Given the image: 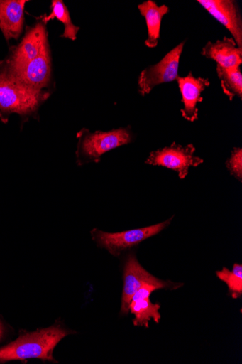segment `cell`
<instances>
[{
    "label": "cell",
    "instance_id": "1",
    "mask_svg": "<svg viewBox=\"0 0 242 364\" xmlns=\"http://www.w3.org/2000/svg\"><path fill=\"white\" fill-rule=\"evenodd\" d=\"M68 335L67 331L58 326L22 335L16 341L0 348V363L29 358L56 362L53 350Z\"/></svg>",
    "mask_w": 242,
    "mask_h": 364
},
{
    "label": "cell",
    "instance_id": "2",
    "mask_svg": "<svg viewBox=\"0 0 242 364\" xmlns=\"http://www.w3.org/2000/svg\"><path fill=\"white\" fill-rule=\"evenodd\" d=\"M45 97L46 94L26 86L0 64V117L5 122L13 113L26 116L35 112Z\"/></svg>",
    "mask_w": 242,
    "mask_h": 364
},
{
    "label": "cell",
    "instance_id": "3",
    "mask_svg": "<svg viewBox=\"0 0 242 364\" xmlns=\"http://www.w3.org/2000/svg\"><path fill=\"white\" fill-rule=\"evenodd\" d=\"M79 138L77 154L79 159L83 162L99 161L103 154L132 141V135L128 128L109 132L97 131L94 134L84 129L81 131Z\"/></svg>",
    "mask_w": 242,
    "mask_h": 364
},
{
    "label": "cell",
    "instance_id": "4",
    "mask_svg": "<svg viewBox=\"0 0 242 364\" xmlns=\"http://www.w3.org/2000/svg\"><path fill=\"white\" fill-rule=\"evenodd\" d=\"M172 218L174 217L151 226L123 231L120 233H107L94 229L92 235L99 247L106 249L111 255L117 257L123 251L160 233L170 225Z\"/></svg>",
    "mask_w": 242,
    "mask_h": 364
},
{
    "label": "cell",
    "instance_id": "5",
    "mask_svg": "<svg viewBox=\"0 0 242 364\" xmlns=\"http://www.w3.org/2000/svg\"><path fill=\"white\" fill-rule=\"evenodd\" d=\"M185 42L172 49L157 64L149 66L142 72L138 81L139 92L143 96L149 94L154 87L177 80L180 58Z\"/></svg>",
    "mask_w": 242,
    "mask_h": 364
},
{
    "label": "cell",
    "instance_id": "6",
    "mask_svg": "<svg viewBox=\"0 0 242 364\" xmlns=\"http://www.w3.org/2000/svg\"><path fill=\"white\" fill-rule=\"evenodd\" d=\"M195 151L193 144L182 146L172 143L169 147L151 152L145 163L175 171L181 179H184L187 176L190 167H197L204 161L194 155Z\"/></svg>",
    "mask_w": 242,
    "mask_h": 364
},
{
    "label": "cell",
    "instance_id": "7",
    "mask_svg": "<svg viewBox=\"0 0 242 364\" xmlns=\"http://www.w3.org/2000/svg\"><path fill=\"white\" fill-rule=\"evenodd\" d=\"M123 289L121 300V313L127 314L132 296L145 284H155L163 289H175L183 284L172 283L160 280L145 270L138 262L134 254L128 255L124 267Z\"/></svg>",
    "mask_w": 242,
    "mask_h": 364
},
{
    "label": "cell",
    "instance_id": "8",
    "mask_svg": "<svg viewBox=\"0 0 242 364\" xmlns=\"http://www.w3.org/2000/svg\"><path fill=\"white\" fill-rule=\"evenodd\" d=\"M48 53L47 31L44 25L38 23L27 31L21 43L13 50L6 65L9 70L15 71Z\"/></svg>",
    "mask_w": 242,
    "mask_h": 364
},
{
    "label": "cell",
    "instance_id": "9",
    "mask_svg": "<svg viewBox=\"0 0 242 364\" xmlns=\"http://www.w3.org/2000/svg\"><path fill=\"white\" fill-rule=\"evenodd\" d=\"M197 3L230 31L238 48L242 49V19L238 3L232 0H198Z\"/></svg>",
    "mask_w": 242,
    "mask_h": 364
},
{
    "label": "cell",
    "instance_id": "10",
    "mask_svg": "<svg viewBox=\"0 0 242 364\" xmlns=\"http://www.w3.org/2000/svg\"><path fill=\"white\" fill-rule=\"evenodd\" d=\"M177 82L184 104V109L181 110L182 117L189 122H194L198 119L197 104L203 101L201 94L211 85V82L207 79L194 77L192 73L185 77H179Z\"/></svg>",
    "mask_w": 242,
    "mask_h": 364
},
{
    "label": "cell",
    "instance_id": "11",
    "mask_svg": "<svg viewBox=\"0 0 242 364\" xmlns=\"http://www.w3.org/2000/svg\"><path fill=\"white\" fill-rule=\"evenodd\" d=\"M9 71L26 86L41 91L43 87L48 85L50 79L51 63L50 54L48 53L31 60L19 70L15 71L9 70Z\"/></svg>",
    "mask_w": 242,
    "mask_h": 364
},
{
    "label": "cell",
    "instance_id": "12",
    "mask_svg": "<svg viewBox=\"0 0 242 364\" xmlns=\"http://www.w3.org/2000/svg\"><path fill=\"white\" fill-rule=\"evenodd\" d=\"M202 55L225 69L238 68L242 63V49L237 47L233 38L225 37L222 41L207 43Z\"/></svg>",
    "mask_w": 242,
    "mask_h": 364
},
{
    "label": "cell",
    "instance_id": "13",
    "mask_svg": "<svg viewBox=\"0 0 242 364\" xmlns=\"http://www.w3.org/2000/svg\"><path fill=\"white\" fill-rule=\"evenodd\" d=\"M27 2L23 0H0V29L8 41L17 40L21 35Z\"/></svg>",
    "mask_w": 242,
    "mask_h": 364
},
{
    "label": "cell",
    "instance_id": "14",
    "mask_svg": "<svg viewBox=\"0 0 242 364\" xmlns=\"http://www.w3.org/2000/svg\"><path fill=\"white\" fill-rule=\"evenodd\" d=\"M138 9L147 23L148 38L145 41V46L150 48H156L160 37L162 20L169 13L170 9L165 5L158 6L153 0L139 5Z\"/></svg>",
    "mask_w": 242,
    "mask_h": 364
},
{
    "label": "cell",
    "instance_id": "15",
    "mask_svg": "<svg viewBox=\"0 0 242 364\" xmlns=\"http://www.w3.org/2000/svg\"><path fill=\"white\" fill-rule=\"evenodd\" d=\"M160 309V304H153L150 299L131 303L129 311L135 316L133 325L149 328V321L151 319L158 323L161 318Z\"/></svg>",
    "mask_w": 242,
    "mask_h": 364
},
{
    "label": "cell",
    "instance_id": "16",
    "mask_svg": "<svg viewBox=\"0 0 242 364\" xmlns=\"http://www.w3.org/2000/svg\"><path fill=\"white\" fill-rule=\"evenodd\" d=\"M217 75L224 92L232 101L234 97H242V74L240 68L225 69L217 65Z\"/></svg>",
    "mask_w": 242,
    "mask_h": 364
},
{
    "label": "cell",
    "instance_id": "17",
    "mask_svg": "<svg viewBox=\"0 0 242 364\" xmlns=\"http://www.w3.org/2000/svg\"><path fill=\"white\" fill-rule=\"evenodd\" d=\"M52 12L48 16H45L43 19L45 23L57 18L61 21L64 26V33L61 36L62 38L76 41L77 33L80 29L79 27L76 26L72 21L70 14L61 0H54L51 6Z\"/></svg>",
    "mask_w": 242,
    "mask_h": 364
},
{
    "label": "cell",
    "instance_id": "18",
    "mask_svg": "<svg viewBox=\"0 0 242 364\" xmlns=\"http://www.w3.org/2000/svg\"><path fill=\"white\" fill-rule=\"evenodd\" d=\"M216 276L226 284L232 299H240L242 295V266L241 264L235 263L232 271L223 268L221 271L216 272Z\"/></svg>",
    "mask_w": 242,
    "mask_h": 364
},
{
    "label": "cell",
    "instance_id": "19",
    "mask_svg": "<svg viewBox=\"0 0 242 364\" xmlns=\"http://www.w3.org/2000/svg\"><path fill=\"white\" fill-rule=\"evenodd\" d=\"M226 168L231 174L236 179L241 181L242 179V149L235 148L231 152L230 158L227 160Z\"/></svg>",
    "mask_w": 242,
    "mask_h": 364
},
{
    "label": "cell",
    "instance_id": "20",
    "mask_svg": "<svg viewBox=\"0 0 242 364\" xmlns=\"http://www.w3.org/2000/svg\"><path fill=\"white\" fill-rule=\"evenodd\" d=\"M160 289L163 288L158 285L145 284L133 294L131 303L150 299V296L153 291Z\"/></svg>",
    "mask_w": 242,
    "mask_h": 364
},
{
    "label": "cell",
    "instance_id": "21",
    "mask_svg": "<svg viewBox=\"0 0 242 364\" xmlns=\"http://www.w3.org/2000/svg\"><path fill=\"white\" fill-rule=\"evenodd\" d=\"M4 333V328L1 322H0V340H1Z\"/></svg>",
    "mask_w": 242,
    "mask_h": 364
}]
</instances>
